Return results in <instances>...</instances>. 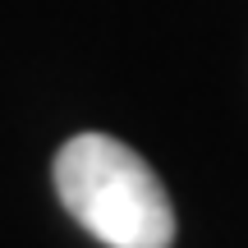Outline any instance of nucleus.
Here are the masks:
<instances>
[{
	"mask_svg": "<svg viewBox=\"0 0 248 248\" xmlns=\"http://www.w3.org/2000/svg\"><path fill=\"white\" fill-rule=\"evenodd\" d=\"M64 212L106 248H170L175 207L156 170L110 133H78L55 156Z\"/></svg>",
	"mask_w": 248,
	"mask_h": 248,
	"instance_id": "obj_1",
	"label": "nucleus"
}]
</instances>
